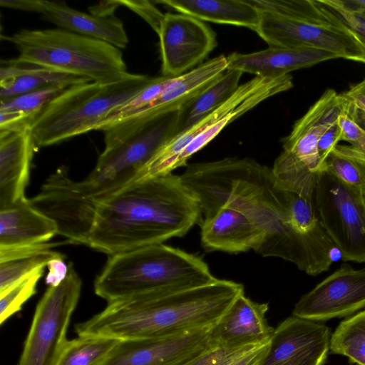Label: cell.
Returning <instances> with one entry per match:
<instances>
[{
	"instance_id": "cell-1",
	"label": "cell",
	"mask_w": 365,
	"mask_h": 365,
	"mask_svg": "<svg viewBox=\"0 0 365 365\" xmlns=\"http://www.w3.org/2000/svg\"><path fill=\"white\" fill-rule=\"evenodd\" d=\"M288 191L278 186L272 169L250 158H226L205 173L200 201L205 210L228 205L245 214L265 233L257 252L282 258L311 276L329 270L334 245L326 232L304 234L289 220Z\"/></svg>"
},
{
	"instance_id": "cell-2",
	"label": "cell",
	"mask_w": 365,
	"mask_h": 365,
	"mask_svg": "<svg viewBox=\"0 0 365 365\" xmlns=\"http://www.w3.org/2000/svg\"><path fill=\"white\" fill-rule=\"evenodd\" d=\"M201 212L180 175L135 182L98 202L88 245L112 255L163 243L185 235Z\"/></svg>"
},
{
	"instance_id": "cell-3",
	"label": "cell",
	"mask_w": 365,
	"mask_h": 365,
	"mask_svg": "<svg viewBox=\"0 0 365 365\" xmlns=\"http://www.w3.org/2000/svg\"><path fill=\"white\" fill-rule=\"evenodd\" d=\"M242 284L217 279L201 287L168 294H148L110 303L75 326L78 336L118 340L164 337L210 329L234 301Z\"/></svg>"
},
{
	"instance_id": "cell-4",
	"label": "cell",
	"mask_w": 365,
	"mask_h": 365,
	"mask_svg": "<svg viewBox=\"0 0 365 365\" xmlns=\"http://www.w3.org/2000/svg\"><path fill=\"white\" fill-rule=\"evenodd\" d=\"M199 257L163 243L110 255L94 282L108 303L148 294H168L215 282Z\"/></svg>"
},
{
	"instance_id": "cell-5",
	"label": "cell",
	"mask_w": 365,
	"mask_h": 365,
	"mask_svg": "<svg viewBox=\"0 0 365 365\" xmlns=\"http://www.w3.org/2000/svg\"><path fill=\"white\" fill-rule=\"evenodd\" d=\"M261 13L255 32L269 45L316 48L365 63V43L322 0H247Z\"/></svg>"
},
{
	"instance_id": "cell-6",
	"label": "cell",
	"mask_w": 365,
	"mask_h": 365,
	"mask_svg": "<svg viewBox=\"0 0 365 365\" xmlns=\"http://www.w3.org/2000/svg\"><path fill=\"white\" fill-rule=\"evenodd\" d=\"M153 78L128 72L110 82L90 81L68 88L34 119L30 129L36 147L96 130L111 110L133 98Z\"/></svg>"
},
{
	"instance_id": "cell-7",
	"label": "cell",
	"mask_w": 365,
	"mask_h": 365,
	"mask_svg": "<svg viewBox=\"0 0 365 365\" xmlns=\"http://www.w3.org/2000/svg\"><path fill=\"white\" fill-rule=\"evenodd\" d=\"M4 39L16 47L23 61L91 81L110 82L128 73L120 48L59 28L23 29Z\"/></svg>"
},
{
	"instance_id": "cell-8",
	"label": "cell",
	"mask_w": 365,
	"mask_h": 365,
	"mask_svg": "<svg viewBox=\"0 0 365 365\" xmlns=\"http://www.w3.org/2000/svg\"><path fill=\"white\" fill-rule=\"evenodd\" d=\"M343 112L341 94L329 88L295 122L282 140L283 150L271 168L279 187L312 200L322 171L317 151L319 140Z\"/></svg>"
},
{
	"instance_id": "cell-9",
	"label": "cell",
	"mask_w": 365,
	"mask_h": 365,
	"mask_svg": "<svg viewBox=\"0 0 365 365\" xmlns=\"http://www.w3.org/2000/svg\"><path fill=\"white\" fill-rule=\"evenodd\" d=\"M312 204L341 259L365 262L364 195L324 170L319 175Z\"/></svg>"
},
{
	"instance_id": "cell-10",
	"label": "cell",
	"mask_w": 365,
	"mask_h": 365,
	"mask_svg": "<svg viewBox=\"0 0 365 365\" xmlns=\"http://www.w3.org/2000/svg\"><path fill=\"white\" fill-rule=\"evenodd\" d=\"M68 267L66 279L48 287L37 304L18 365H56L82 285L72 263Z\"/></svg>"
},
{
	"instance_id": "cell-11",
	"label": "cell",
	"mask_w": 365,
	"mask_h": 365,
	"mask_svg": "<svg viewBox=\"0 0 365 365\" xmlns=\"http://www.w3.org/2000/svg\"><path fill=\"white\" fill-rule=\"evenodd\" d=\"M157 34L164 76L176 77L191 71L217 45L210 26L180 13L165 14Z\"/></svg>"
},
{
	"instance_id": "cell-12",
	"label": "cell",
	"mask_w": 365,
	"mask_h": 365,
	"mask_svg": "<svg viewBox=\"0 0 365 365\" xmlns=\"http://www.w3.org/2000/svg\"><path fill=\"white\" fill-rule=\"evenodd\" d=\"M365 309V267L344 264L302 295L292 315L323 322L348 317Z\"/></svg>"
},
{
	"instance_id": "cell-13",
	"label": "cell",
	"mask_w": 365,
	"mask_h": 365,
	"mask_svg": "<svg viewBox=\"0 0 365 365\" xmlns=\"http://www.w3.org/2000/svg\"><path fill=\"white\" fill-rule=\"evenodd\" d=\"M331 336L325 323L292 315L274 329L258 365H324Z\"/></svg>"
},
{
	"instance_id": "cell-14",
	"label": "cell",
	"mask_w": 365,
	"mask_h": 365,
	"mask_svg": "<svg viewBox=\"0 0 365 365\" xmlns=\"http://www.w3.org/2000/svg\"><path fill=\"white\" fill-rule=\"evenodd\" d=\"M210 330L120 340L102 365H181L211 345Z\"/></svg>"
},
{
	"instance_id": "cell-15",
	"label": "cell",
	"mask_w": 365,
	"mask_h": 365,
	"mask_svg": "<svg viewBox=\"0 0 365 365\" xmlns=\"http://www.w3.org/2000/svg\"><path fill=\"white\" fill-rule=\"evenodd\" d=\"M203 214L201 242L207 251L257 252L260 249L265 233L243 212L222 205Z\"/></svg>"
},
{
	"instance_id": "cell-16",
	"label": "cell",
	"mask_w": 365,
	"mask_h": 365,
	"mask_svg": "<svg viewBox=\"0 0 365 365\" xmlns=\"http://www.w3.org/2000/svg\"><path fill=\"white\" fill-rule=\"evenodd\" d=\"M267 303L255 302L239 296L210 330L214 346L240 347L256 346L269 341L274 331L268 324Z\"/></svg>"
},
{
	"instance_id": "cell-17",
	"label": "cell",
	"mask_w": 365,
	"mask_h": 365,
	"mask_svg": "<svg viewBox=\"0 0 365 365\" xmlns=\"http://www.w3.org/2000/svg\"><path fill=\"white\" fill-rule=\"evenodd\" d=\"M339 58L332 53L316 48L269 46L250 53H232L227 56V68L255 76L275 78L291 71L309 68L331 59Z\"/></svg>"
},
{
	"instance_id": "cell-18",
	"label": "cell",
	"mask_w": 365,
	"mask_h": 365,
	"mask_svg": "<svg viewBox=\"0 0 365 365\" xmlns=\"http://www.w3.org/2000/svg\"><path fill=\"white\" fill-rule=\"evenodd\" d=\"M36 148L30 128L0 131V208L25 197Z\"/></svg>"
},
{
	"instance_id": "cell-19",
	"label": "cell",
	"mask_w": 365,
	"mask_h": 365,
	"mask_svg": "<svg viewBox=\"0 0 365 365\" xmlns=\"http://www.w3.org/2000/svg\"><path fill=\"white\" fill-rule=\"evenodd\" d=\"M36 13L57 28L109 43L122 49L128 38L122 21L113 16H101L71 8L64 1L37 0Z\"/></svg>"
},
{
	"instance_id": "cell-20",
	"label": "cell",
	"mask_w": 365,
	"mask_h": 365,
	"mask_svg": "<svg viewBox=\"0 0 365 365\" xmlns=\"http://www.w3.org/2000/svg\"><path fill=\"white\" fill-rule=\"evenodd\" d=\"M227 68V56L224 55L203 62L182 75L172 78L155 101L134 115L120 121L136 122L163 113L180 110Z\"/></svg>"
},
{
	"instance_id": "cell-21",
	"label": "cell",
	"mask_w": 365,
	"mask_h": 365,
	"mask_svg": "<svg viewBox=\"0 0 365 365\" xmlns=\"http://www.w3.org/2000/svg\"><path fill=\"white\" fill-rule=\"evenodd\" d=\"M56 234V222L34 207L26 197L0 208V247L41 245Z\"/></svg>"
},
{
	"instance_id": "cell-22",
	"label": "cell",
	"mask_w": 365,
	"mask_h": 365,
	"mask_svg": "<svg viewBox=\"0 0 365 365\" xmlns=\"http://www.w3.org/2000/svg\"><path fill=\"white\" fill-rule=\"evenodd\" d=\"M90 81L86 78L58 71L18 57L1 60L0 101L46 88L70 87Z\"/></svg>"
},
{
	"instance_id": "cell-23",
	"label": "cell",
	"mask_w": 365,
	"mask_h": 365,
	"mask_svg": "<svg viewBox=\"0 0 365 365\" xmlns=\"http://www.w3.org/2000/svg\"><path fill=\"white\" fill-rule=\"evenodd\" d=\"M202 21L247 27L256 31L260 11L247 0H161L153 1Z\"/></svg>"
},
{
	"instance_id": "cell-24",
	"label": "cell",
	"mask_w": 365,
	"mask_h": 365,
	"mask_svg": "<svg viewBox=\"0 0 365 365\" xmlns=\"http://www.w3.org/2000/svg\"><path fill=\"white\" fill-rule=\"evenodd\" d=\"M242 74L238 70L227 69L180 108L176 135L190 128L229 100L239 88Z\"/></svg>"
},
{
	"instance_id": "cell-25",
	"label": "cell",
	"mask_w": 365,
	"mask_h": 365,
	"mask_svg": "<svg viewBox=\"0 0 365 365\" xmlns=\"http://www.w3.org/2000/svg\"><path fill=\"white\" fill-rule=\"evenodd\" d=\"M43 243L16 247H0V292L24 278L44 269L51 259L64 257Z\"/></svg>"
},
{
	"instance_id": "cell-26",
	"label": "cell",
	"mask_w": 365,
	"mask_h": 365,
	"mask_svg": "<svg viewBox=\"0 0 365 365\" xmlns=\"http://www.w3.org/2000/svg\"><path fill=\"white\" fill-rule=\"evenodd\" d=\"M329 351L348 358L354 365H365V309L342 320L331 333Z\"/></svg>"
},
{
	"instance_id": "cell-27",
	"label": "cell",
	"mask_w": 365,
	"mask_h": 365,
	"mask_svg": "<svg viewBox=\"0 0 365 365\" xmlns=\"http://www.w3.org/2000/svg\"><path fill=\"white\" fill-rule=\"evenodd\" d=\"M120 340L96 336L68 340L56 365H102Z\"/></svg>"
},
{
	"instance_id": "cell-28",
	"label": "cell",
	"mask_w": 365,
	"mask_h": 365,
	"mask_svg": "<svg viewBox=\"0 0 365 365\" xmlns=\"http://www.w3.org/2000/svg\"><path fill=\"white\" fill-rule=\"evenodd\" d=\"M173 77L160 76L153 80L133 98L111 110L96 130L128 118L155 101Z\"/></svg>"
},
{
	"instance_id": "cell-29",
	"label": "cell",
	"mask_w": 365,
	"mask_h": 365,
	"mask_svg": "<svg viewBox=\"0 0 365 365\" xmlns=\"http://www.w3.org/2000/svg\"><path fill=\"white\" fill-rule=\"evenodd\" d=\"M70 87H50L0 101V111L20 112L33 122L48 103Z\"/></svg>"
},
{
	"instance_id": "cell-30",
	"label": "cell",
	"mask_w": 365,
	"mask_h": 365,
	"mask_svg": "<svg viewBox=\"0 0 365 365\" xmlns=\"http://www.w3.org/2000/svg\"><path fill=\"white\" fill-rule=\"evenodd\" d=\"M44 269L24 278L6 289L0 292V323L19 312L24 304L36 292L38 280Z\"/></svg>"
},
{
	"instance_id": "cell-31",
	"label": "cell",
	"mask_w": 365,
	"mask_h": 365,
	"mask_svg": "<svg viewBox=\"0 0 365 365\" xmlns=\"http://www.w3.org/2000/svg\"><path fill=\"white\" fill-rule=\"evenodd\" d=\"M324 170L365 195V161L333 149L324 163Z\"/></svg>"
},
{
	"instance_id": "cell-32",
	"label": "cell",
	"mask_w": 365,
	"mask_h": 365,
	"mask_svg": "<svg viewBox=\"0 0 365 365\" xmlns=\"http://www.w3.org/2000/svg\"><path fill=\"white\" fill-rule=\"evenodd\" d=\"M339 122L343 131L341 140L349 143V145L338 144L334 149L339 153L365 161V130L359 128L344 112L339 115Z\"/></svg>"
},
{
	"instance_id": "cell-33",
	"label": "cell",
	"mask_w": 365,
	"mask_h": 365,
	"mask_svg": "<svg viewBox=\"0 0 365 365\" xmlns=\"http://www.w3.org/2000/svg\"><path fill=\"white\" fill-rule=\"evenodd\" d=\"M257 346L227 347L211 344L205 351L181 365H228Z\"/></svg>"
},
{
	"instance_id": "cell-34",
	"label": "cell",
	"mask_w": 365,
	"mask_h": 365,
	"mask_svg": "<svg viewBox=\"0 0 365 365\" xmlns=\"http://www.w3.org/2000/svg\"><path fill=\"white\" fill-rule=\"evenodd\" d=\"M344 113L359 128L365 130V78L341 93Z\"/></svg>"
},
{
	"instance_id": "cell-35",
	"label": "cell",
	"mask_w": 365,
	"mask_h": 365,
	"mask_svg": "<svg viewBox=\"0 0 365 365\" xmlns=\"http://www.w3.org/2000/svg\"><path fill=\"white\" fill-rule=\"evenodd\" d=\"M120 4L127 6L143 18L152 29L158 32L165 14L155 6L153 1H118Z\"/></svg>"
},
{
	"instance_id": "cell-36",
	"label": "cell",
	"mask_w": 365,
	"mask_h": 365,
	"mask_svg": "<svg viewBox=\"0 0 365 365\" xmlns=\"http://www.w3.org/2000/svg\"><path fill=\"white\" fill-rule=\"evenodd\" d=\"M342 133L338 118L320 137L317 145V151L322 170H324V163L327 157L338 145V143L341 141Z\"/></svg>"
},
{
	"instance_id": "cell-37",
	"label": "cell",
	"mask_w": 365,
	"mask_h": 365,
	"mask_svg": "<svg viewBox=\"0 0 365 365\" xmlns=\"http://www.w3.org/2000/svg\"><path fill=\"white\" fill-rule=\"evenodd\" d=\"M333 10L365 43V17L344 7L339 0H322Z\"/></svg>"
},
{
	"instance_id": "cell-38",
	"label": "cell",
	"mask_w": 365,
	"mask_h": 365,
	"mask_svg": "<svg viewBox=\"0 0 365 365\" xmlns=\"http://www.w3.org/2000/svg\"><path fill=\"white\" fill-rule=\"evenodd\" d=\"M48 272L46 277V284L48 287H56L63 282L68 272V265L64 262V257H56L47 264Z\"/></svg>"
},
{
	"instance_id": "cell-39",
	"label": "cell",
	"mask_w": 365,
	"mask_h": 365,
	"mask_svg": "<svg viewBox=\"0 0 365 365\" xmlns=\"http://www.w3.org/2000/svg\"><path fill=\"white\" fill-rule=\"evenodd\" d=\"M269 341L256 346L228 365H258L265 354Z\"/></svg>"
},
{
	"instance_id": "cell-40",
	"label": "cell",
	"mask_w": 365,
	"mask_h": 365,
	"mask_svg": "<svg viewBox=\"0 0 365 365\" xmlns=\"http://www.w3.org/2000/svg\"><path fill=\"white\" fill-rule=\"evenodd\" d=\"M346 9L365 17V0H339Z\"/></svg>"
},
{
	"instance_id": "cell-41",
	"label": "cell",
	"mask_w": 365,
	"mask_h": 365,
	"mask_svg": "<svg viewBox=\"0 0 365 365\" xmlns=\"http://www.w3.org/2000/svg\"><path fill=\"white\" fill-rule=\"evenodd\" d=\"M364 199H365V195H364Z\"/></svg>"
}]
</instances>
